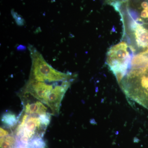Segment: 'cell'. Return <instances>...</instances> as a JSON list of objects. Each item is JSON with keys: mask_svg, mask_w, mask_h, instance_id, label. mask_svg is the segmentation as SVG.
<instances>
[{"mask_svg": "<svg viewBox=\"0 0 148 148\" xmlns=\"http://www.w3.org/2000/svg\"><path fill=\"white\" fill-rule=\"evenodd\" d=\"M28 48L32 61L29 79L49 83L73 80L74 75L56 71L48 64L36 48L32 45Z\"/></svg>", "mask_w": 148, "mask_h": 148, "instance_id": "obj_2", "label": "cell"}, {"mask_svg": "<svg viewBox=\"0 0 148 148\" xmlns=\"http://www.w3.org/2000/svg\"><path fill=\"white\" fill-rule=\"evenodd\" d=\"M16 142L14 135H9L1 137V148H14Z\"/></svg>", "mask_w": 148, "mask_h": 148, "instance_id": "obj_9", "label": "cell"}, {"mask_svg": "<svg viewBox=\"0 0 148 148\" xmlns=\"http://www.w3.org/2000/svg\"><path fill=\"white\" fill-rule=\"evenodd\" d=\"M9 134L8 130L5 128L1 127V137H5Z\"/></svg>", "mask_w": 148, "mask_h": 148, "instance_id": "obj_13", "label": "cell"}, {"mask_svg": "<svg viewBox=\"0 0 148 148\" xmlns=\"http://www.w3.org/2000/svg\"><path fill=\"white\" fill-rule=\"evenodd\" d=\"M14 148H31L29 143H24L16 139V142Z\"/></svg>", "mask_w": 148, "mask_h": 148, "instance_id": "obj_12", "label": "cell"}, {"mask_svg": "<svg viewBox=\"0 0 148 148\" xmlns=\"http://www.w3.org/2000/svg\"><path fill=\"white\" fill-rule=\"evenodd\" d=\"M51 114H52L51 113L48 112L39 116L40 122L42 125L45 128H46L48 125L50 123L51 116Z\"/></svg>", "mask_w": 148, "mask_h": 148, "instance_id": "obj_11", "label": "cell"}, {"mask_svg": "<svg viewBox=\"0 0 148 148\" xmlns=\"http://www.w3.org/2000/svg\"><path fill=\"white\" fill-rule=\"evenodd\" d=\"M58 82L50 84L49 82L29 79L22 89V93L31 95L45 105L49 95Z\"/></svg>", "mask_w": 148, "mask_h": 148, "instance_id": "obj_4", "label": "cell"}, {"mask_svg": "<svg viewBox=\"0 0 148 148\" xmlns=\"http://www.w3.org/2000/svg\"><path fill=\"white\" fill-rule=\"evenodd\" d=\"M20 96L24 106L22 112L28 115L39 116L48 112L47 108L41 101L38 100L36 102H31L24 94H21Z\"/></svg>", "mask_w": 148, "mask_h": 148, "instance_id": "obj_6", "label": "cell"}, {"mask_svg": "<svg viewBox=\"0 0 148 148\" xmlns=\"http://www.w3.org/2000/svg\"><path fill=\"white\" fill-rule=\"evenodd\" d=\"M131 65L133 68L148 66V49L134 56Z\"/></svg>", "mask_w": 148, "mask_h": 148, "instance_id": "obj_7", "label": "cell"}, {"mask_svg": "<svg viewBox=\"0 0 148 148\" xmlns=\"http://www.w3.org/2000/svg\"><path fill=\"white\" fill-rule=\"evenodd\" d=\"M73 81H65L60 84L58 83L51 91L45 105L51 110L52 115H57L59 114L61 101Z\"/></svg>", "mask_w": 148, "mask_h": 148, "instance_id": "obj_5", "label": "cell"}, {"mask_svg": "<svg viewBox=\"0 0 148 148\" xmlns=\"http://www.w3.org/2000/svg\"><path fill=\"white\" fill-rule=\"evenodd\" d=\"M1 121L5 127L7 128H11L17 125L18 118L16 117L15 114L12 112L8 111L3 114Z\"/></svg>", "mask_w": 148, "mask_h": 148, "instance_id": "obj_8", "label": "cell"}, {"mask_svg": "<svg viewBox=\"0 0 148 148\" xmlns=\"http://www.w3.org/2000/svg\"><path fill=\"white\" fill-rule=\"evenodd\" d=\"M133 48L124 42L111 48L108 53L107 63L119 81L127 74L132 60Z\"/></svg>", "mask_w": 148, "mask_h": 148, "instance_id": "obj_3", "label": "cell"}, {"mask_svg": "<svg viewBox=\"0 0 148 148\" xmlns=\"http://www.w3.org/2000/svg\"><path fill=\"white\" fill-rule=\"evenodd\" d=\"M31 148H46V144L40 136H36L29 141Z\"/></svg>", "mask_w": 148, "mask_h": 148, "instance_id": "obj_10", "label": "cell"}, {"mask_svg": "<svg viewBox=\"0 0 148 148\" xmlns=\"http://www.w3.org/2000/svg\"><path fill=\"white\" fill-rule=\"evenodd\" d=\"M121 81L127 97L148 109V66L133 68Z\"/></svg>", "mask_w": 148, "mask_h": 148, "instance_id": "obj_1", "label": "cell"}]
</instances>
